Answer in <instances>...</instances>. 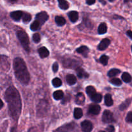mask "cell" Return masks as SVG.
Listing matches in <instances>:
<instances>
[{
	"mask_svg": "<svg viewBox=\"0 0 132 132\" xmlns=\"http://www.w3.org/2000/svg\"><path fill=\"white\" fill-rule=\"evenodd\" d=\"M5 99L8 104L10 117L18 121L21 112V99L18 90L14 86H9L5 92Z\"/></svg>",
	"mask_w": 132,
	"mask_h": 132,
	"instance_id": "6da1fadb",
	"label": "cell"
},
{
	"mask_svg": "<svg viewBox=\"0 0 132 132\" xmlns=\"http://www.w3.org/2000/svg\"><path fill=\"white\" fill-rule=\"evenodd\" d=\"M13 66L15 76L18 81L23 85H28L30 76L24 60L20 57H16L14 59Z\"/></svg>",
	"mask_w": 132,
	"mask_h": 132,
	"instance_id": "7a4b0ae2",
	"label": "cell"
},
{
	"mask_svg": "<svg viewBox=\"0 0 132 132\" xmlns=\"http://www.w3.org/2000/svg\"><path fill=\"white\" fill-rule=\"evenodd\" d=\"M16 34L18 39L20 41L24 50L27 52H29V38L28 34L24 30H18Z\"/></svg>",
	"mask_w": 132,
	"mask_h": 132,
	"instance_id": "3957f363",
	"label": "cell"
},
{
	"mask_svg": "<svg viewBox=\"0 0 132 132\" xmlns=\"http://www.w3.org/2000/svg\"><path fill=\"white\" fill-rule=\"evenodd\" d=\"M81 64H82V63L80 61H77V59H72V58L65 59L63 61V64L64 67L68 68L77 69V68H79Z\"/></svg>",
	"mask_w": 132,
	"mask_h": 132,
	"instance_id": "277c9868",
	"label": "cell"
},
{
	"mask_svg": "<svg viewBox=\"0 0 132 132\" xmlns=\"http://www.w3.org/2000/svg\"><path fill=\"white\" fill-rule=\"evenodd\" d=\"M102 121L104 123H112L115 122L113 115L110 111L105 110L103 112V117H102Z\"/></svg>",
	"mask_w": 132,
	"mask_h": 132,
	"instance_id": "5b68a950",
	"label": "cell"
},
{
	"mask_svg": "<svg viewBox=\"0 0 132 132\" xmlns=\"http://www.w3.org/2000/svg\"><path fill=\"white\" fill-rule=\"evenodd\" d=\"M0 68L5 71H8L10 69L9 57L6 55H0Z\"/></svg>",
	"mask_w": 132,
	"mask_h": 132,
	"instance_id": "8992f818",
	"label": "cell"
},
{
	"mask_svg": "<svg viewBox=\"0 0 132 132\" xmlns=\"http://www.w3.org/2000/svg\"><path fill=\"white\" fill-rule=\"evenodd\" d=\"M36 20L40 23V24H43L48 20V15L46 12H41L38 13L36 15Z\"/></svg>",
	"mask_w": 132,
	"mask_h": 132,
	"instance_id": "52a82bcc",
	"label": "cell"
},
{
	"mask_svg": "<svg viewBox=\"0 0 132 132\" xmlns=\"http://www.w3.org/2000/svg\"><path fill=\"white\" fill-rule=\"evenodd\" d=\"M81 129L83 132H91L93 130V124L90 121H84L81 122Z\"/></svg>",
	"mask_w": 132,
	"mask_h": 132,
	"instance_id": "ba28073f",
	"label": "cell"
},
{
	"mask_svg": "<svg viewBox=\"0 0 132 132\" xmlns=\"http://www.w3.org/2000/svg\"><path fill=\"white\" fill-rule=\"evenodd\" d=\"M110 44V41L108 39L105 38L103 39L101 43H99V45H98V50H104L105 49H106L108 48V46H109Z\"/></svg>",
	"mask_w": 132,
	"mask_h": 132,
	"instance_id": "9c48e42d",
	"label": "cell"
},
{
	"mask_svg": "<svg viewBox=\"0 0 132 132\" xmlns=\"http://www.w3.org/2000/svg\"><path fill=\"white\" fill-rule=\"evenodd\" d=\"M23 14V12L20 11V10L14 11L10 13V17H11V18L13 20L15 21H18L20 20L21 18H22Z\"/></svg>",
	"mask_w": 132,
	"mask_h": 132,
	"instance_id": "30bf717a",
	"label": "cell"
},
{
	"mask_svg": "<svg viewBox=\"0 0 132 132\" xmlns=\"http://www.w3.org/2000/svg\"><path fill=\"white\" fill-rule=\"evenodd\" d=\"M101 111V107L100 106L97 105V104H94V105L90 106L89 108V113L91 114L94 115V116H97L100 113Z\"/></svg>",
	"mask_w": 132,
	"mask_h": 132,
	"instance_id": "8fae6325",
	"label": "cell"
},
{
	"mask_svg": "<svg viewBox=\"0 0 132 132\" xmlns=\"http://www.w3.org/2000/svg\"><path fill=\"white\" fill-rule=\"evenodd\" d=\"M85 101V97L82 93H78L76 97V103L78 105H82Z\"/></svg>",
	"mask_w": 132,
	"mask_h": 132,
	"instance_id": "7c38bea8",
	"label": "cell"
},
{
	"mask_svg": "<svg viewBox=\"0 0 132 132\" xmlns=\"http://www.w3.org/2000/svg\"><path fill=\"white\" fill-rule=\"evenodd\" d=\"M68 18L72 23H76L79 19V14L76 11H71L68 14Z\"/></svg>",
	"mask_w": 132,
	"mask_h": 132,
	"instance_id": "4fadbf2b",
	"label": "cell"
},
{
	"mask_svg": "<svg viewBox=\"0 0 132 132\" xmlns=\"http://www.w3.org/2000/svg\"><path fill=\"white\" fill-rule=\"evenodd\" d=\"M38 52L41 58L47 57L49 55V54H50L48 50L46 47H45V46H43V47L40 48L38 50Z\"/></svg>",
	"mask_w": 132,
	"mask_h": 132,
	"instance_id": "5bb4252c",
	"label": "cell"
},
{
	"mask_svg": "<svg viewBox=\"0 0 132 132\" xmlns=\"http://www.w3.org/2000/svg\"><path fill=\"white\" fill-rule=\"evenodd\" d=\"M76 52L79 54H81L84 55V57H87L88 54L89 52V49L86 46H81L79 48L76 49Z\"/></svg>",
	"mask_w": 132,
	"mask_h": 132,
	"instance_id": "9a60e30c",
	"label": "cell"
},
{
	"mask_svg": "<svg viewBox=\"0 0 132 132\" xmlns=\"http://www.w3.org/2000/svg\"><path fill=\"white\" fill-rule=\"evenodd\" d=\"M66 80H67V83L69 85H73L77 82V79L76 77L73 74H68L66 77Z\"/></svg>",
	"mask_w": 132,
	"mask_h": 132,
	"instance_id": "2e32d148",
	"label": "cell"
},
{
	"mask_svg": "<svg viewBox=\"0 0 132 132\" xmlns=\"http://www.w3.org/2000/svg\"><path fill=\"white\" fill-rule=\"evenodd\" d=\"M76 72H77V75L79 78H84V77H88V74L82 69V68L79 67V68L76 69Z\"/></svg>",
	"mask_w": 132,
	"mask_h": 132,
	"instance_id": "e0dca14e",
	"label": "cell"
},
{
	"mask_svg": "<svg viewBox=\"0 0 132 132\" xmlns=\"http://www.w3.org/2000/svg\"><path fill=\"white\" fill-rule=\"evenodd\" d=\"M104 103L107 106H111L113 105V101L112 99V97L111 94H107L104 97Z\"/></svg>",
	"mask_w": 132,
	"mask_h": 132,
	"instance_id": "ac0fdd59",
	"label": "cell"
},
{
	"mask_svg": "<svg viewBox=\"0 0 132 132\" xmlns=\"http://www.w3.org/2000/svg\"><path fill=\"white\" fill-rule=\"evenodd\" d=\"M121 78H122V81L125 82H126V83H130L132 81V77L131 75L129 73H128V72H124L122 73V76H121Z\"/></svg>",
	"mask_w": 132,
	"mask_h": 132,
	"instance_id": "d6986e66",
	"label": "cell"
},
{
	"mask_svg": "<svg viewBox=\"0 0 132 132\" xmlns=\"http://www.w3.org/2000/svg\"><path fill=\"white\" fill-rule=\"evenodd\" d=\"M131 104V100L130 99H127L119 106V110L121 111H124L126 109H127L129 107V106Z\"/></svg>",
	"mask_w": 132,
	"mask_h": 132,
	"instance_id": "ffe728a7",
	"label": "cell"
},
{
	"mask_svg": "<svg viewBox=\"0 0 132 132\" xmlns=\"http://www.w3.org/2000/svg\"><path fill=\"white\" fill-rule=\"evenodd\" d=\"M107 32V25L106 23H102L98 27V33L99 34H104Z\"/></svg>",
	"mask_w": 132,
	"mask_h": 132,
	"instance_id": "44dd1931",
	"label": "cell"
},
{
	"mask_svg": "<svg viewBox=\"0 0 132 132\" xmlns=\"http://www.w3.org/2000/svg\"><path fill=\"white\" fill-rule=\"evenodd\" d=\"M53 97L55 100H60V99H63L64 97V93L61 90H57L54 92Z\"/></svg>",
	"mask_w": 132,
	"mask_h": 132,
	"instance_id": "7402d4cb",
	"label": "cell"
},
{
	"mask_svg": "<svg viewBox=\"0 0 132 132\" xmlns=\"http://www.w3.org/2000/svg\"><path fill=\"white\" fill-rule=\"evenodd\" d=\"M55 21L56 24L59 27L64 25L66 23V20L62 16H56L55 18Z\"/></svg>",
	"mask_w": 132,
	"mask_h": 132,
	"instance_id": "603a6c76",
	"label": "cell"
},
{
	"mask_svg": "<svg viewBox=\"0 0 132 132\" xmlns=\"http://www.w3.org/2000/svg\"><path fill=\"white\" fill-rule=\"evenodd\" d=\"M86 92L87 95H88V96H90V97L96 94V90H95V88L92 86H87L86 88Z\"/></svg>",
	"mask_w": 132,
	"mask_h": 132,
	"instance_id": "cb8c5ba5",
	"label": "cell"
},
{
	"mask_svg": "<svg viewBox=\"0 0 132 132\" xmlns=\"http://www.w3.org/2000/svg\"><path fill=\"white\" fill-rule=\"evenodd\" d=\"M82 115H83V113H82V110L81 108H76L74 110L73 116H74L75 119H81L82 117Z\"/></svg>",
	"mask_w": 132,
	"mask_h": 132,
	"instance_id": "d4e9b609",
	"label": "cell"
},
{
	"mask_svg": "<svg viewBox=\"0 0 132 132\" xmlns=\"http://www.w3.org/2000/svg\"><path fill=\"white\" fill-rule=\"evenodd\" d=\"M59 6L63 10H67L69 8V4L66 0H58Z\"/></svg>",
	"mask_w": 132,
	"mask_h": 132,
	"instance_id": "484cf974",
	"label": "cell"
},
{
	"mask_svg": "<svg viewBox=\"0 0 132 132\" xmlns=\"http://www.w3.org/2000/svg\"><path fill=\"white\" fill-rule=\"evenodd\" d=\"M120 73H121L120 70L117 69V68H113V69H111L110 70H109V72H108V76L110 77H113L119 74Z\"/></svg>",
	"mask_w": 132,
	"mask_h": 132,
	"instance_id": "4316f807",
	"label": "cell"
},
{
	"mask_svg": "<svg viewBox=\"0 0 132 132\" xmlns=\"http://www.w3.org/2000/svg\"><path fill=\"white\" fill-rule=\"evenodd\" d=\"M41 28V24L37 20L34 21L30 25V29L32 31H37Z\"/></svg>",
	"mask_w": 132,
	"mask_h": 132,
	"instance_id": "83f0119b",
	"label": "cell"
},
{
	"mask_svg": "<svg viewBox=\"0 0 132 132\" xmlns=\"http://www.w3.org/2000/svg\"><path fill=\"white\" fill-rule=\"evenodd\" d=\"M91 99L94 103H100L102 101V95L100 94H95V95L91 97Z\"/></svg>",
	"mask_w": 132,
	"mask_h": 132,
	"instance_id": "f1b7e54d",
	"label": "cell"
},
{
	"mask_svg": "<svg viewBox=\"0 0 132 132\" xmlns=\"http://www.w3.org/2000/svg\"><path fill=\"white\" fill-rule=\"evenodd\" d=\"M52 85L55 88H58V87H60L62 85V81L59 78H54V79L52 80Z\"/></svg>",
	"mask_w": 132,
	"mask_h": 132,
	"instance_id": "f546056e",
	"label": "cell"
},
{
	"mask_svg": "<svg viewBox=\"0 0 132 132\" xmlns=\"http://www.w3.org/2000/svg\"><path fill=\"white\" fill-rule=\"evenodd\" d=\"M22 19H23V21L25 23H28V22H30L32 19V16L30 14L28 13H24L23 14V16H22Z\"/></svg>",
	"mask_w": 132,
	"mask_h": 132,
	"instance_id": "4dcf8cb0",
	"label": "cell"
},
{
	"mask_svg": "<svg viewBox=\"0 0 132 132\" xmlns=\"http://www.w3.org/2000/svg\"><path fill=\"white\" fill-rule=\"evenodd\" d=\"M108 59H109V57H108L107 55H102L101 57H100V62L102 64H103L104 66H106L108 64Z\"/></svg>",
	"mask_w": 132,
	"mask_h": 132,
	"instance_id": "1f68e13d",
	"label": "cell"
},
{
	"mask_svg": "<svg viewBox=\"0 0 132 132\" xmlns=\"http://www.w3.org/2000/svg\"><path fill=\"white\" fill-rule=\"evenodd\" d=\"M110 82L112 85L117 86H120L122 85V81H121V80L119 79V78H113L110 81Z\"/></svg>",
	"mask_w": 132,
	"mask_h": 132,
	"instance_id": "d6a6232c",
	"label": "cell"
},
{
	"mask_svg": "<svg viewBox=\"0 0 132 132\" xmlns=\"http://www.w3.org/2000/svg\"><path fill=\"white\" fill-rule=\"evenodd\" d=\"M32 39H33V41L36 43H38L40 41V40H41V36H40V35L38 33H36L32 36Z\"/></svg>",
	"mask_w": 132,
	"mask_h": 132,
	"instance_id": "836d02e7",
	"label": "cell"
},
{
	"mask_svg": "<svg viewBox=\"0 0 132 132\" xmlns=\"http://www.w3.org/2000/svg\"><path fill=\"white\" fill-rule=\"evenodd\" d=\"M126 121L128 123H132V112L128 113L126 117Z\"/></svg>",
	"mask_w": 132,
	"mask_h": 132,
	"instance_id": "e575fe53",
	"label": "cell"
},
{
	"mask_svg": "<svg viewBox=\"0 0 132 132\" xmlns=\"http://www.w3.org/2000/svg\"><path fill=\"white\" fill-rule=\"evenodd\" d=\"M106 132H114L115 131V128L114 126H112V125H110L106 129Z\"/></svg>",
	"mask_w": 132,
	"mask_h": 132,
	"instance_id": "d590c367",
	"label": "cell"
},
{
	"mask_svg": "<svg viewBox=\"0 0 132 132\" xmlns=\"http://www.w3.org/2000/svg\"><path fill=\"white\" fill-rule=\"evenodd\" d=\"M58 68H59V65H58L57 63H54V64L52 66V70L54 72H57L58 70Z\"/></svg>",
	"mask_w": 132,
	"mask_h": 132,
	"instance_id": "8d00e7d4",
	"label": "cell"
},
{
	"mask_svg": "<svg viewBox=\"0 0 132 132\" xmlns=\"http://www.w3.org/2000/svg\"><path fill=\"white\" fill-rule=\"evenodd\" d=\"M86 3H87L88 5H91L95 3V0H86Z\"/></svg>",
	"mask_w": 132,
	"mask_h": 132,
	"instance_id": "74e56055",
	"label": "cell"
},
{
	"mask_svg": "<svg viewBox=\"0 0 132 132\" xmlns=\"http://www.w3.org/2000/svg\"><path fill=\"white\" fill-rule=\"evenodd\" d=\"M126 35H127L128 36V37H130V39L132 40V31L131 30H128L127 32H126Z\"/></svg>",
	"mask_w": 132,
	"mask_h": 132,
	"instance_id": "f35d334b",
	"label": "cell"
},
{
	"mask_svg": "<svg viewBox=\"0 0 132 132\" xmlns=\"http://www.w3.org/2000/svg\"><path fill=\"white\" fill-rule=\"evenodd\" d=\"M28 132H37V131L34 128H30L29 130H28Z\"/></svg>",
	"mask_w": 132,
	"mask_h": 132,
	"instance_id": "ab89813d",
	"label": "cell"
},
{
	"mask_svg": "<svg viewBox=\"0 0 132 132\" xmlns=\"http://www.w3.org/2000/svg\"><path fill=\"white\" fill-rule=\"evenodd\" d=\"M3 105H4V104H3V103L2 100L0 99V110H1L3 107Z\"/></svg>",
	"mask_w": 132,
	"mask_h": 132,
	"instance_id": "60d3db41",
	"label": "cell"
},
{
	"mask_svg": "<svg viewBox=\"0 0 132 132\" xmlns=\"http://www.w3.org/2000/svg\"><path fill=\"white\" fill-rule=\"evenodd\" d=\"M10 132H17L16 128H12L11 129V131H10Z\"/></svg>",
	"mask_w": 132,
	"mask_h": 132,
	"instance_id": "b9f144b4",
	"label": "cell"
},
{
	"mask_svg": "<svg viewBox=\"0 0 132 132\" xmlns=\"http://www.w3.org/2000/svg\"><path fill=\"white\" fill-rule=\"evenodd\" d=\"M9 1L11 3H15L18 1V0H9Z\"/></svg>",
	"mask_w": 132,
	"mask_h": 132,
	"instance_id": "7bdbcfd3",
	"label": "cell"
},
{
	"mask_svg": "<svg viewBox=\"0 0 132 132\" xmlns=\"http://www.w3.org/2000/svg\"><path fill=\"white\" fill-rule=\"evenodd\" d=\"M130 1H132V0H124V2H125V3L130 2Z\"/></svg>",
	"mask_w": 132,
	"mask_h": 132,
	"instance_id": "ee69618b",
	"label": "cell"
},
{
	"mask_svg": "<svg viewBox=\"0 0 132 132\" xmlns=\"http://www.w3.org/2000/svg\"><path fill=\"white\" fill-rule=\"evenodd\" d=\"M99 1H100L101 2V3H103V4H105V3H105V1H104V0H99Z\"/></svg>",
	"mask_w": 132,
	"mask_h": 132,
	"instance_id": "f6af8a7d",
	"label": "cell"
},
{
	"mask_svg": "<svg viewBox=\"0 0 132 132\" xmlns=\"http://www.w3.org/2000/svg\"><path fill=\"white\" fill-rule=\"evenodd\" d=\"M109 1H111V2H112V1H114V0H109Z\"/></svg>",
	"mask_w": 132,
	"mask_h": 132,
	"instance_id": "bcb514c9",
	"label": "cell"
},
{
	"mask_svg": "<svg viewBox=\"0 0 132 132\" xmlns=\"http://www.w3.org/2000/svg\"><path fill=\"white\" fill-rule=\"evenodd\" d=\"M99 132H106V131H99Z\"/></svg>",
	"mask_w": 132,
	"mask_h": 132,
	"instance_id": "7dc6e473",
	"label": "cell"
},
{
	"mask_svg": "<svg viewBox=\"0 0 132 132\" xmlns=\"http://www.w3.org/2000/svg\"><path fill=\"white\" fill-rule=\"evenodd\" d=\"M131 52H132V46H131Z\"/></svg>",
	"mask_w": 132,
	"mask_h": 132,
	"instance_id": "c3c4849f",
	"label": "cell"
},
{
	"mask_svg": "<svg viewBox=\"0 0 132 132\" xmlns=\"http://www.w3.org/2000/svg\"><path fill=\"white\" fill-rule=\"evenodd\" d=\"M0 132H1V131H0Z\"/></svg>",
	"mask_w": 132,
	"mask_h": 132,
	"instance_id": "681fc988",
	"label": "cell"
}]
</instances>
